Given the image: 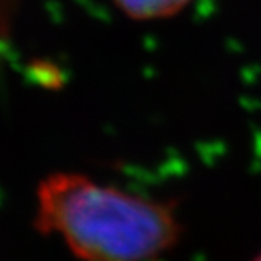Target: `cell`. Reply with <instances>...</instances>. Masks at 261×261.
I'll list each match as a JSON object with an SVG mask.
<instances>
[{
    "instance_id": "obj_1",
    "label": "cell",
    "mask_w": 261,
    "mask_h": 261,
    "mask_svg": "<svg viewBox=\"0 0 261 261\" xmlns=\"http://www.w3.org/2000/svg\"><path fill=\"white\" fill-rule=\"evenodd\" d=\"M35 228L59 234L84 261H154L173 250L182 223L173 201L55 172L36 188Z\"/></svg>"
},
{
    "instance_id": "obj_2",
    "label": "cell",
    "mask_w": 261,
    "mask_h": 261,
    "mask_svg": "<svg viewBox=\"0 0 261 261\" xmlns=\"http://www.w3.org/2000/svg\"><path fill=\"white\" fill-rule=\"evenodd\" d=\"M133 21H162L179 14L192 0H112Z\"/></svg>"
},
{
    "instance_id": "obj_3",
    "label": "cell",
    "mask_w": 261,
    "mask_h": 261,
    "mask_svg": "<svg viewBox=\"0 0 261 261\" xmlns=\"http://www.w3.org/2000/svg\"><path fill=\"white\" fill-rule=\"evenodd\" d=\"M252 261H261V253H259V255H256Z\"/></svg>"
}]
</instances>
